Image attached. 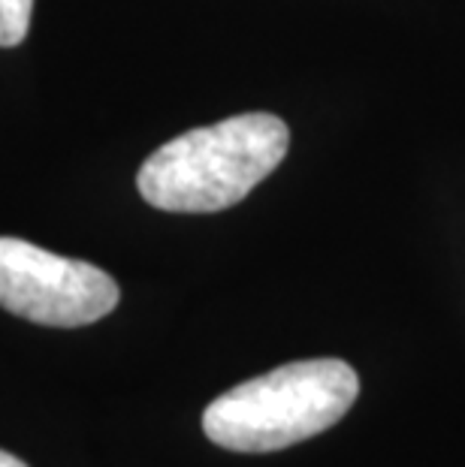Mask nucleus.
I'll use <instances>...</instances> for the list:
<instances>
[{
	"label": "nucleus",
	"instance_id": "3",
	"mask_svg": "<svg viewBox=\"0 0 465 467\" xmlns=\"http://www.w3.org/2000/svg\"><path fill=\"white\" fill-rule=\"evenodd\" d=\"M122 290L91 263L0 235V307L39 326L76 329L115 311Z\"/></svg>",
	"mask_w": 465,
	"mask_h": 467
},
{
	"label": "nucleus",
	"instance_id": "5",
	"mask_svg": "<svg viewBox=\"0 0 465 467\" xmlns=\"http://www.w3.org/2000/svg\"><path fill=\"white\" fill-rule=\"evenodd\" d=\"M0 467H27V464L22 459H16V455H9V452L0 450Z\"/></svg>",
	"mask_w": 465,
	"mask_h": 467
},
{
	"label": "nucleus",
	"instance_id": "1",
	"mask_svg": "<svg viewBox=\"0 0 465 467\" xmlns=\"http://www.w3.org/2000/svg\"><path fill=\"white\" fill-rule=\"evenodd\" d=\"M287 148L291 130L279 115H233L164 142L140 166L136 191L161 212H224L279 169Z\"/></svg>",
	"mask_w": 465,
	"mask_h": 467
},
{
	"label": "nucleus",
	"instance_id": "2",
	"mask_svg": "<svg viewBox=\"0 0 465 467\" xmlns=\"http://www.w3.org/2000/svg\"><path fill=\"white\" fill-rule=\"evenodd\" d=\"M357 395L360 377L348 362H287L215 399L203 431L230 452H279L342 422Z\"/></svg>",
	"mask_w": 465,
	"mask_h": 467
},
{
	"label": "nucleus",
	"instance_id": "4",
	"mask_svg": "<svg viewBox=\"0 0 465 467\" xmlns=\"http://www.w3.org/2000/svg\"><path fill=\"white\" fill-rule=\"evenodd\" d=\"M34 0H0V48L22 46L31 31Z\"/></svg>",
	"mask_w": 465,
	"mask_h": 467
}]
</instances>
